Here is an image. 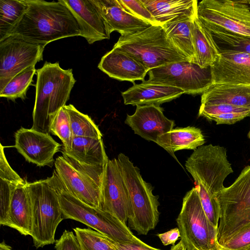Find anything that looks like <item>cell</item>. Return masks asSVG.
Here are the masks:
<instances>
[{"label":"cell","mask_w":250,"mask_h":250,"mask_svg":"<svg viewBox=\"0 0 250 250\" xmlns=\"http://www.w3.org/2000/svg\"><path fill=\"white\" fill-rule=\"evenodd\" d=\"M52 176L63 218L82 223L116 242L144 243L118 218L108 211L88 206L71 194L54 171Z\"/></svg>","instance_id":"cell-4"},{"label":"cell","mask_w":250,"mask_h":250,"mask_svg":"<svg viewBox=\"0 0 250 250\" xmlns=\"http://www.w3.org/2000/svg\"><path fill=\"white\" fill-rule=\"evenodd\" d=\"M64 107L69 115L74 137L102 139L98 126L88 115L81 112L71 104Z\"/></svg>","instance_id":"cell-31"},{"label":"cell","mask_w":250,"mask_h":250,"mask_svg":"<svg viewBox=\"0 0 250 250\" xmlns=\"http://www.w3.org/2000/svg\"><path fill=\"white\" fill-rule=\"evenodd\" d=\"M212 84H250V55L222 51L210 66Z\"/></svg>","instance_id":"cell-18"},{"label":"cell","mask_w":250,"mask_h":250,"mask_svg":"<svg viewBox=\"0 0 250 250\" xmlns=\"http://www.w3.org/2000/svg\"><path fill=\"white\" fill-rule=\"evenodd\" d=\"M26 183L18 185L13 190L5 225L16 229L24 236L31 235L32 226L31 203Z\"/></svg>","instance_id":"cell-23"},{"label":"cell","mask_w":250,"mask_h":250,"mask_svg":"<svg viewBox=\"0 0 250 250\" xmlns=\"http://www.w3.org/2000/svg\"><path fill=\"white\" fill-rule=\"evenodd\" d=\"M204 26L211 35L219 52L235 51L250 55V37L216 26Z\"/></svg>","instance_id":"cell-28"},{"label":"cell","mask_w":250,"mask_h":250,"mask_svg":"<svg viewBox=\"0 0 250 250\" xmlns=\"http://www.w3.org/2000/svg\"><path fill=\"white\" fill-rule=\"evenodd\" d=\"M15 146L29 163L39 167H52L54 155L59 152L61 145L50 134L21 127L15 133Z\"/></svg>","instance_id":"cell-15"},{"label":"cell","mask_w":250,"mask_h":250,"mask_svg":"<svg viewBox=\"0 0 250 250\" xmlns=\"http://www.w3.org/2000/svg\"><path fill=\"white\" fill-rule=\"evenodd\" d=\"M117 159L129 199V228L146 235L159 222V196L153 194V187L143 179L140 169L127 156L121 153Z\"/></svg>","instance_id":"cell-3"},{"label":"cell","mask_w":250,"mask_h":250,"mask_svg":"<svg viewBox=\"0 0 250 250\" xmlns=\"http://www.w3.org/2000/svg\"><path fill=\"white\" fill-rule=\"evenodd\" d=\"M204 211L211 223L218 229L220 210L217 198L207 193L201 187L196 185Z\"/></svg>","instance_id":"cell-35"},{"label":"cell","mask_w":250,"mask_h":250,"mask_svg":"<svg viewBox=\"0 0 250 250\" xmlns=\"http://www.w3.org/2000/svg\"><path fill=\"white\" fill-rule=\"evenodd\" d=\"M98 67L112 78L133 83L135 81H144L149 71L134 57L114 47L103 56Z\"/></svg>","instance_id":"cell-19"},{"label":"cell","mask_w":250,"mask_h":250,"mask_svg":"<svg viewBox=\"0 0 250 250\" xmlns=\"http://www.w3.org/2000/svg\"><path fill=\"white\" fill-rule=\"evenodd\" d=\"M0 185V223L5 226L8 217L13 191L19 185L13 184L1 179Z\"/></svg>","instance_id":"cell-37"},{"label":"cell","mask_w":250,"mask_h":250,"mask_svg":"<svg viewBox=\"0 0 250 250\" xmlns=\"http://www.w3.org/2000/svg\"><path fill=\"white\" fill-rule=\"evenodd\" d=\"M248 136L249 138L250 139V130L248 133Z\"/></svg>","instance_id":"cell-49"},{"label":"cell","mask_w":250,"mask_h":250,"mask_svg":"<svg viewBox=\"0 0 250 250\" xmlns=\"http://www.w3.org/2000/svg\"><path fill=\"white\" fill-rule=\"evenodd\" d=\"M121 6L127 12L151 25H159L141 0H118Z\"/></svg>","instance_id":"cell-36"},{"label":"cell","mask_w":250,"mask_h":250,"mask_svg":"<svg viewBox=\"0 0 250 250\" xmlns=\"http://www.w3.org/2000/svg\"><path fill=\"white\" fill-rule=\"evenodd\" d=\"M0 146V179L15 185L26 183V180L22 179L11 167L4 154V147L1 144Z\"/></svg>","instance_id":"cell-40"},{"label":"cell","mask_w":250,"mask_h":250,"mask_svg":"<svg viewBox=\"0 0 250 250\" xmlns=\"http://www.w3.org/2000/svg\"><path fill=\"white\" fill-rule=\"evenodd\" d=\"M113 242L118 250H161L146 243L140 244L135 243H118L114 241Z\"/></svg>","instance_id":"cell-44"},{"label":"cell","mask_w":250,"mask_h":250,"mask_svg":"<svg viewBox=\"0 0 250 250\" xmlns=\"http://www.w3.org/2000/svg\"><path fill=\"white\" fill-rule=\"evenodd\" d=\"M56 173L64 188L92 207L101 209L102 188L105 167L79 163L63 155L54 162Z\"/></svg>","instance_id":"cell-8"},{"label":"cell","mask_w":250,"mask_h":250,"mask_svg":"<svg viewBox=\"0 0 250 250\" xmlns=\"http://www.w3.org/2000/svg\"><path fill=\"white\" fill-rule=\"evenodd\" d=\"M101 209L111 213L126 224L130 202L117 158L109 159L105 167L102 188Z\"/></svg>","instance_id":"cell-16"},{"label":"cell","mask_w":250,"mask_h":250,"mask_svg":"<svg viewBox=\"0 0 250 250\" xmlns=\"http://www.w3.org/2000/svg\"><path fill=\"white\" fill-rule=\"evenodd\" d=\"M214 250H230L224 248V247L218 244L216 249H215Z\"/></svg>","instance_id":"cell-47"},{"label":"cell","mask_w":250,"mask_h":250,"mask_svg":"<svg viewBox=\"0 0 250 250\" xmlns=\"http://www.w3.org/2000/svg\"></svg>","instance_id":"cell-50"},{"label":"cell","mask_w":250,"mask_h":250,"mask_svg":"<svg viewBox=\"0 0 250 250\" xmlns=\"http://www.w3.org/2000/svg\"><path fill=\"white\" fill-rule=\"evenodd\" d=\"M219 104L250 109V84H212L202 93L201 104Z\"/></svg>","instance_id":"cell-24"},{"label":"cell","mask_w":250,"mask_h":250,"mask_svg":"<svg viewBox=\"0 0 250 250\" xmlns=\"http://www.w3.org/2000/svg\"><path fill=\"white\" fill-rule=\"evenodd\" d=\"M56 250H82L78 240L71 231L65 230L55 242Z\"/></svg>","instance_id":"cell-41"},{"label":"cell","mask_w":250,"mask_h":250,"mask_svg":"<svg viewBox=\"0 0 250 250\" xmlns=\"http://www.w3.org/2000/svg\"><path fill=\"white\" fill-rule=\"evenodd\" d=\"M157 236L164 246L170 244H172L173 246L175 245V242L181 237L180 232L178 228L171 229L164 233H158Z\"/></svg>","instance_id":"cell-43"},{"label":"cell","mask_w":250,"mask_h":250,"mask_svg":"<svg viewBox=\"0 0 250 250\" xmlns=\"http://www.w3.org/2000/svg\"><path fill=\"white\" fill-rule=\"evenodd\" d=\"M32 211L31 236L36 248L55 243L57 227L63 220L54 178L26 183Z\"/></svg>","instance_id":"cell-6"},{"label":"cell","mask_w":250,"mask_h":250,"mask_svg":"<svg viewBox=\"0 0 250 250\" xmlns=\"http://www.w3.org/2000/svg\"><path fill=\"white\" fill-rule=\"evenodd\" d=\"M185 92L179 88L144 80L122 92L126 105H158L179 97Z\"/></svg>","instance_id":"cell-20"},{"label":"cell","mask_w":250,"mask_h":250,"mask_svg":"<svg viewBox=\"0 0 250 250\" xmlns=\"http://www.w3.org/2000/svg\"><path fill=\"white\" fill-rule=\"evenodd\" d=\"M187 250H197L194 248L189 247V248H187Z\"/></svg>","instance_id":"cell-48"},{"label":"cell","mask_w":250,"mask_h":250,"mask_svg":"<svg viewBox=\"0 0 250 250\" xmlns=\"http://www.w3.org/2000/svg\"><path fill=\"white\" fill-rule=\"evenodd\" d=\"M65 155L82 164L105 167L109 159L102 139L74 137L71 149L62 151Z\"/></svg>","instance_id":"cell-25"},{"label":"cell","mask_w":250,"mask_h":250,"mask_svg":"<svg viewBox=\"0 0 250 250\" xmlns=\"http://www.w3.org/2000/svg\"><path fill=\"white\" fill-rule=\"evenodd\" d=\"M76 19L81 32L89 44L109 39L110 33L93 0H61Z\"/></svg>","instance_id":"cell-17"},{"label":"cell","mask_w":250,"mask_h":250,"mask_svg":"<svg viewBox=\"0 0 250 250\" xmlns=\"http://www.w3.org/2000/svg\"><path fill=\"white\" fill-rule=\"evenodd\" d=\"M220 215L217 241L222 246L250 223V165L246 166L229 187L218 194Z\"/></svg>","instance_id":"cell-7"},{"label":"cell","mask_w":250,"mask_h":250,"mask_svg":"<svg viewBox=\"0 0 250 250\" xmlns=\"http://www.w3.org/2000/svg\"><path fill=\"white\" fill-rule=\"evenodd\" d=\"M148 76L150 82L179 88L187 94H202L212 84L210 67L203 68L189 61L153 68Z\"/></svg>","instance_id":"cell-12"},{"label":"cell","mask_w":250,"mask_h":250,"mask_svg":"<svg viewBox=\"0 0 250 250\" xmlns=\"http://www.w3.org/2000/svg\"><path fill=\"white\" fill-rule=\"evenodd\" d=\"M248 111H250V109L237 107L227 104H201L199 110L198 116L207 119L212 116L218 115L228 113L240 112Z\"/></svg>","instance_id":"cell-39"},{"label":"cell","mask_w":250,"mask_h":250,"mask_svg":"<svg viewBox=\"0 0 250 250\" xmlns=\"http://www.w3.org/2000/svg\"><path fill=\"white\" fill-rule=\"evenodd\" d=\"M35 66H30L14 77L0 91V97L15 101L18 98H26V93L32 85L33 77L37 72Z\"/></svg>","instance_id":"cell-32"},{"label":"cell","mask_w":250,"mask_h":250,"mask_svg":"<svg viewBox=\"0 0 250 250\" xmlns=\"http://www.w3.org/2000/svg\"><path fill=\"white\" fill-rule=\"evenodd\" d=\"M50 131L62 143V150L68 151L72 147L74 138L69 115L64 107L61 108L51 123Z\"/></svg>","instance_id":"cell-34"},{"label":"cell","mask_w":250,"mask_h":250,"mask_svg":"<svg viewBox=\"0 0 250 250\" xmlns=\"http://www.w3.org/2000/svg\"><path fill=\"white\" fill-rule=\"evenodd\" d=\"M160 25L197 15L196 0H141Z\"/></svg>","instance_id":"cell-22"},{"label":"cell","mask_w":250,"mask_h":250,"mask_svg":"<svg viewBox=\"0 0 250 250\" xmlns=\"http://www.w3.org/2000/svg\"><path fill=\"white\" fill-rule=\"evenodd\" d=\"M170 136V146L174 153L182 149L194 150L205 143L201 130L194 126L173 128Z\"/></svg>","instance_id":"cell-29"},{"label":"cell","mask_w":250,"mask_h":250,"mask_svg":"<svg viewBox=\"0 0 250 250\" xmlns=\"http://www.w3.org/2000/svg\"><path fill=\"white\" fill-rule=\"evenodd\" d=\"M170 250H187V248L183 242L180 241L175 245L172 246Z\"/></svg>","instance_id":"cell-45"},{"label":"cell","mask_w":250,"mask_h":250,"mask_svg":"<svg viewBox=\"0 0 250 250\" xmlns=\"http://www.w3.org/2000/svg\"><path fill=\"white\" fill-rule=\"evenodd\" d=\"M44 46L9 36L0 41V91L16 75L43 60Z\"/></svg>","instance_id":"cell-14"},{"label":"cell","mask_w":250,"mask_h":250,"mask_svg":"<svg viewBox=\"0 0 250 250\" xmlns=\"http://www.w3.org/2000/svg\"><path fill=\"white\" fill-rule=\"evenodd\" d=\"M0 250H12L11 248L2 241L0 244Z\"/></svg>","instance_id":"cell-46"},{"label":"cell","mask_w":250,"mask_h":250,"mask_svg":"<svg viewBox=\"0 0 250 250\" xmlns=\"http://www.w3.org/2000/svg\"><path fill=\"white\" fill-rule=\"evenodd\" d=\"M222 246L230 250H250V223L231 236Z\"/></svg>","instance_id":"cell-38"},{"label":"cell","mask_w":250,"mask_h":250,"mask_svg":"<svg viewBox=\"0 0 250 250\" xmlns=\"http://www.w3.org/2000/svg\"><path fill=\"white\" fill-rule=\"evenodd\" d=\"M24 0L26 10L5 38L16 37L45 47L56 40L81 35L76 19L61 0Z\"/></svg>","instance_id":"cell-1"},{"label":"cell","mask_w":250,"mask_h":250,"mask_svg":"<svg viewBox=\"0 0 250 250\" xmlns=\"http://www.w3.org/2000/svg\"><path fill=\"white\" fill-rule=\"evenodd\" d=\"M194 18H186L162 25L175 47L193 63L195 62L192 36Z\"/></svg>","instance_id":"cell-27"},{"label":"cell","mask_w":250,"mask_h":250,"mask_svg":"<svg viewBox=\"0 0 250 250\" xmlns=\"http://www.w3.org/2000/svg\"><path fill=\"white\" fill-rule=\"evenodd\" d=\"M197 15L204 25L250 37V1L203 0L198 4Z\"/></svg>","instance_id":"cell-11"},{"label":"cell","mask_w":250,"mask_h":250,"mask_svg":"<svg viewBox=\"0 0 250 250\" xmlns=\"http://www.w3.org/2000/svg\"><path fill=\"white\" fill-rule=\"evenodd\" d=\"M26 8L24 0H0V41L16 24Z\"/></svg>","instance_id":"cell-30"},{"label":"cell","mask_w":250,"mask_h":250,"mask_svg":"<svg viewBox=\"0 0 250 250\" xmlns=\"http://www.w3.org/2000/svg\"><path fill=\"white\" fill-rule=\"evenodd\" d=\"M108 28L110 33L121 36L132 34L151 25L126 11L118 0H93Z\"/></svg>","instance_id":"cell-21"},{"label":"cell","mask_w":250,"mask_h":250,"mask_svg":"<svg viewBox=\"0 0 250 250\" xmlns=\"http://www.w3.org/2000/svg\"><path fill=\"white\" fill-rule=\"evenodd\" d=\"M250 111L240 112H231L218 115L212 116L209 117L207 119L209 121L215 122L217 125H232L244 119L248 116H250Z\"/></svg>","instance_id":"cell-42"},{"label":"cell","mask_w":250,"mask_h":250,"mask_svg":"<svg viewBox=\"0 0 250 250\" xmlns=\"http://www.w3.org/2000/svg\"><path fill=\"white\" fill-rule=\"evenodd\" d=\"M125 123L135 134L156 143L178 162L170 146V132L175 125L174 121L165 116L160 105L136 106L133 114H127Z\"/></svg>","instance_id":"cell-13"},{"label":"cell","mask_w":250,"mask_h":250,"mask_svg":"<svg viewBox=\"0 0 250 250\" xmlns=\"http://www.w3.org/2000/svg\"><path fill=\"white\" fill-rule=\"evenodd\" d=\"M192 36L195 52L194 63L203 68L210 67L217 60L220 52L211 35L197 15L193 20Z\"/></svg>","instance_id":"cell-26"},{"label":"cell","mask_w":250,"mask_h":250,"mask_svg":"<svg viewBox=\"0 0 250 250\" xmlns=\"http://www.w3.org/2000/svg\"><path fill=\"white\" fill-rule=\"evenodd\" d=\"M113 47L132 56L149 71L175 62H189L173 44L160 25H151L135 33L121 36Z\"/></svg>","instance_id":"cell-5"},{"label":"cell","mask_w":250,"mask_h":250,"mask_svg":"<svg viewBox=\"0 0 250 250\" xmlns=\"http://www.w3.org/2000/svg\"><path fill=\"white\" fill-rule=\"evenodd\" d=\"M185 166L195 184L216 198L225 187V179L233 172L226 148L212 144L194 150L186 161Z\"/></svg>","instance_id":"cell-10"},{"label":"cell","mask_w":250,"mask_h":250,"mask_svg":"<svg viewBox=\"0 0 250 250\" xmlns=\"http://www.w3.org/2000/svg\"><path fill=\"white\" fill-rule=\"evenodd\" d=\"M75 82L72 69H63L58 62H45L37 70L32 129L50 134L51 123L66 105Z\"/></svg>","instance_id":"cell-2"},{"label":"cell","mask_w":250,"mask_h":250,"mask_svg":"<svg viewBox=\"0 0 250 250\" xmlns=\"http://www.w3.org/2000/svg\"><path fill=\"white\" fill-rule=\"evenodd\" d=\"M181 240L186 248L214 250L218 245L217 229L210 222L203 208L195 187L184 196L181 211L176 219Z\"/></svg>","instance_id":"cell-9"},{"label":"cell","mask_w":250,"mask_h":250,"mask_svg":"<svg viewBox=\"0 0 250 250\" xmlns=\"http://www.w3.org/2000/svg\"><path fill=\"white\" fill-rule=\"evenodd\" d=\"M82 250H118L113 241L90 229H73Z\"/></svg>","instance_id":"cell-33"}]
</instances>
